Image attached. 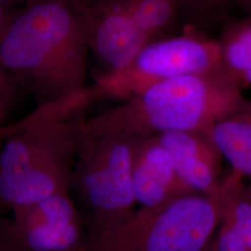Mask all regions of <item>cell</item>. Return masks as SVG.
I'll list each match as a JSON object with an SVG mask.
<instances>
[{
  "label": "cell",
  "mask_w": 251,
  "mask_h": 251,
  "mask_svg": "<svg viewBox=\"0 0 251 251\" xmlns=\"http://www.w3.org/2000/svg\"><path fill=\"white\" fill-rule=\"evenodd\" d=\"M97 0H27L0 36V65L36 107L87 90Z\"/></svg>",
  "instance_id": "6da1fadb"
},
{
  "label": "cell",
  "mask_w": 251,
  "mask_h": 251,
  "mask_svg": "<svg viewBox=\"0 0 251 251\" xmlns=\"http://www.w3.org/2000/svg\"><path fill=\"white\" fill-rule=\"evenodd\" d=\"M93 87L22 117L0 149V212L70 193Z\"/></svg>",
  "instance_id": "7a4b0ae2"
},
{
  "label": "cell",
  "mask_w": 251,
  "mask_h": 251,
  "mask_svg": "<svg viewBox=\"0 0 251 251\" xmlns=\"http://www.w3.org/2000/svg\"><path fill=\"white\" fill-rule=\"evenodd\" d=\"M248 98L222 69L163 81L82 126L86 134L146 137L177 131L207 132Z\"/></svg>",
  "instance_id": "3957f363"
},
{
  "label": "cell",
  "mask_w": 251,
  "mask_h": 251,
  "mask_svg": "<svg viewBox=\"0 0 251 251\" xmlns=\"http://www.w3.org/2000/svg\"><path fill=\"white\" fill-rule=\"evenodd\" d=\"M221 218L219 202L188 194L122 219L86 223L88 251H204Z\"/></svg>",
  "instance_id": "277c9868"
},
{
  "label": "cell",
  "mask_w": 251,
  "mask_h": 251,
  "mask_svg": "<svg viewBox=\"0 0 251 251\" xmlns=\"http://www.w3.org/2000/svg\"><path fill=\"white\" fill-rule=\"evenodd\" d=\"M137 141L81 130L70 195L86 223L118 220L136 210L132 164Z\"/></svg>",
  "instance_id": "5b68a950"
},
{
  "label": "cell",
  "mask_w": 251,
  "mask_h": 251,
  "mask_svg": "<svg viewBox=\"0 0 251 251\" xmlns=\"http://www.w3.org/2000/svg\"><path fill=\"white\" fill-rule=\"evenodd\" d=\"M191 29L150 42L123 69L100 75L93 86L99 97L124 101L163 81L221 70L218 39Z\"/></svg>",
  "instance_id": "8992f818"
},
{
  "label": "cell",
  "mask_w": 251,
  "mask_h": 251,
  "mask_svg": "<svg viewBox=\"0 0 251 251\" xmlns=\"http://www.w3.org/2000/svg\"><path fill=\"white\" fill-rule=\"evenodd\" d=\"M5 214L18 251H88L86 222L70 193L57 194Z\"/></svg>",
  "instance_id": "52a82bcc"
},
{
  "label": "cell",
  "mask_w": 251,
  "mask_h": 251,
  "mask_svg": "<svg viewBox=\"0 0 251 251\" xmlns=\"http://www.w3.org/2000/svg\"><path fill=\"white\" fill-rule=\"evenodd\" d=\"M170 152L179 178L195 193L219 202L224 180L223 154L205 132L177 131L157 135Z\"/></svg>",
  "instance_id": "ba28073f"
},
{
  "label": "cell",
  "mask_w": 251,
  "mask_h": 251,
  "mask_svg": "<svg viewBox=\"0 0 251 251\" xmlns=\"http://www.w3.org/2000/svg\"><path fill=\"white\" fill-rule=\"evenodd\" d=\"M132 180L137 205L144 208L164 206L195 193L179 178L170 152L157 135L138 137Z\"/></svg>",
  "instance_id": "9c48e42d"
},
{
  "label": "cell",
  "mask_w": 251,
  "mask_h": 251,
  "mask_svg": "<svg viewBox=\"0 0 251 251\" xmlns=\"http://www.w3.org/2000/svg\"><path fill=\"white\" fill-rule=\"evenodd\" d=\"M149 43L118 0H98L90 50L106 67V74L123 69Z\"/></svg>",
  "instance_id": "30bf717a"
},
{
  "label": "cell",
  "mask_w": 251,
  "mask_h": 251,
  "mask_svg": "<svg viewBox=\"0 0 251 251\" xmlns=\"http://www.w3.org/2000/svg\"><path fill=\"white\" fill-rule=\"evenodd\" d=\"M206 133L230 163L232 171L244 178L251 177V100Z\"/></svg>",
  "instance_id": "8fae6325"
},
{
  "label": "cell",
  "mask_w": 251,
  "mask_h": 251,
  "mask_svg": "<svg viewBox=\"0 0 251 251\" xmlns=\"http://www.w3.org/2000/svg\"><path fill=\"white\" fill-rule=\"evenodd\" d=\"M219 203L221 220L233 226L251 251V188L245 184L243 176L233 171L225 175Z\"/></svg>",
  "instance_id": "7c38bea8"
},
{
  "label": "cell",
  "mask_w": 251,
  "mask_h": 251,
  "mask_svg": "<svg viewBox=\"0 0 251 251\" xmlns=\"http://www.w3.org/2000/svg\"><path fill=\"white\" fill-rule=\"evenodd\" d=\"M218 41L222 70L238 81L251 68V13L227 22Z\"/></svg>",
  "instance_id": "4fadbf2b"
},
{
  "label": "cell",
  "mask_w": 251,
  "mask_h": 251,
  "mask_svg": "<svg viewBox=\"0 0 251 251\" xmlns=\"http://www.w3.org/2000/svg\"><path fill=\"white\" fill-rule=\"evenodd\" d=\"M150 42L164 32L179 10V0H118Z\"/></svg>",
  "instance_id": "5bb4252c"
},
{
  "label": "cell",
  "mask_w": 251,
  "mask_h": 251,
  "mask_svg": "<svg viewBox=\"0 0 251 251\" xmlns=\"http://www.w3.org/2000/svg\"><path fill=\"white\" fill-rule=\"evenodd\" d=\"M179 10L187 19L188 25L204 30L217 24L229 22L228 14L233 6L231 0H179Z\"/></svg>",
  "instance_id": "9a60e30c"
},
{
  "label": "cell",
  "mask_w": 251,
  "mask_h": 251,
  "mask_svg": "<svg viewBox=\"0 0 251 251\" xmlns=\"http://www.w3.org/2000/svg\"><path fill=\"white\" fill-rule=\"evenodd\" d=\"M22 93L17 81L0 65V149L20 120L14 115Z\"/></svg>",
  "instance_id": "2e32d148"
},
{
  "label": "cell",
  "mask_w": 251,
  "mask_h": 251,
  "mask_svg": "<svg viewBox=\"0 0 251 251\" xmlns=\"http://www.w3.org/2000/svg\"><path fill=\"white\" fill-rule=\"evenodd\" d=\"M205 251H250L240 234L227 221L221 220L215 241L206 247Z\"/></svg>",
  "instance_id": "e0dca14e"
},
{
  "label": "cell",
  "mask_w": 251,
  "mask_h": 251,
  "mask_svg": "<svg viewBox=\"0 0 251 251\" xmlns=\"http://www.w3.org/2000/svg\"><path fill=\"white\" fill-rule=\"evenodd\" d=\"M0 251H18L16 246L9 235L6 223L5 215L0 212Z\"/></svg>",
  "instance_id": "ac0fdd59"
},
{
  "label": "cell",
  "mask_w": 251,
  "mask_h": 251,
  "mask_svg": "<svg viewBox=\"0 0 251 251\" xmlns=\"http://www.w3.org/2000/svg\"><path fill=\"white\" fill-rule=\"evenodd\" d=\"M15 12L10 11V7L0 3V36L4 33L9 25V22L13 17Z\"/></svg>",
  "instance_id": "d6986e66"
},
{
  "label": "cell",
  "mask_w": 251,
  "mask_h": 251,
  "mask_svg": "<svg viewBox=\"0 0 251 251\" xmlns=\"http://www.w3.org/2000/svg\"><path fill=\"white\" fill-rule=\"evenodd\" d=\"M238 81H239L240 85L242 86V88L247 87V86H251V68L250 70L244 73L242 75L239 77Z\"/></svg>",
  "instance_id": "ffe728a7"
},
{
  "label": "cell",
  "mask_w": 251,
  "mask_h": 251,
  "mask_svg": "<svg viewBox=\"0 0 251 251\" xmlns=\"http://www.w3.org/2000/svg\"><path fill=\"white\" fill-rule=\"evenodd\" d=\"M231 2L251 13V0H231Z\"/></svg>",
  "instance_id": "44dd1931"
},
{
  "label": "cell",
  "mask_w": 251,
  "mask_h": 251,
  "mask_svg": "<svg viewBox=\"0 0 251 251\" xmlns=\"http://www.w3.org/2000/svg\"><path fill=\"white\" fill-rule=\"evenodd\" d=\"M24 2V3H25L27 0H0V3L1 4H3V5H6V6H9L10 7L11 5H14L15 3H17V2Z\"/></svg>",
  "instance_id": "7402d4cb"
}]
</instances>
